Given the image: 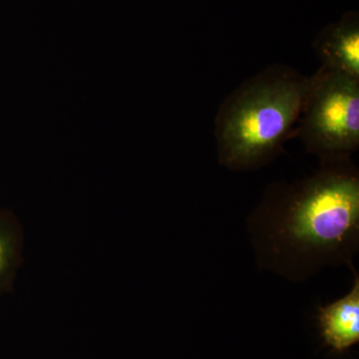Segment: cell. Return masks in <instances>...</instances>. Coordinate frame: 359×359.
Listing matches in <instances>:
<instances>
[{
	"label": "cell",
	"instance_id": "6da1fadb",
	"mask_svg": "<svg viewBox=\"0 0 359 359\" xmlns=\"http://www.w3.org/2000/svg\"><path fill=\"white\" fill-rule=\"evenodd\" d=\"M257 263L290 282L327 266H353L359 248V177L346 159L321 160L316 174L278 184L250 216Z\"/></svg>",
	"mask_w": 359,
	"mask_h": 359
},
{
	"label": "cell",
	"instance_id": "7a4b0ae2",
	"mask_svg": "<svg viewBox=\"0 0 359 359\" xmlns=\"http://www.w3.org/2000/svg\"><path fill=\"white\" fill-rule=\"evenodd\" d=\"M309 83L311 76L273 65L226 97L215 130L219 164L252 171L275 160L299 123Z\"/></svg>",
	"mask_w": 359,
	"mask_h": 359
},
{
	"label": "cell",
	"instance_id": "3957f363",
	"mask_svg": "<svg viewBox=\"0 0 359 359\" xmlns=\"http://www.w3.org/2000/svg\"><path fill=\"white\" fill-rule=\"evenodd\" d=\"M297 125L306 150L320 161L349 158L359 146V79L321 65Z\"/></svg>",
	"mask_w": 359,
	"mask_h": 359
},
{
	"label": "cell",
	"instance_id": "277c9868",
	"mask_svg": "<svg viewBox=\"0 0 359 359\" xmlns=\"http://www.w3.org/2000/svg\"><path fill=\"white\" fill-rule=\"evenodd\" d=\"M314 50L321 65L359 79L358 14H344L327 26L314 40Z\"/></svg>",
	"mask_w": 359,
	"mask_h": 359
},
{
	"label": "cell",
	"instance_id": "5b68a950",
	"mask_svg": "<svg viewBox=\"0 0 359 359\" xmlns=\"http://www.w3.org/2000/svg\"><path fill=\"white\" fill-rule=\"evenodd\" d=\"M354 273L353 285L348 294L318 313V323L325 344L342 353L359 341V276Z\"/></svg>",
	"mask_w": 359,
	"mask_h": 359
},
{
	"label": "cell",
	"instance_id": "8992f818",
	"mask_svg": "<svg viewBox=\"0 0 359 359\" xmlns=\"http://www.w3.org/2000/svg\"><path fill=\"white\" fill-rule=\"evenodd\" d=\"M22 226L11 212L0 210V295L11 292L23 261Z\"/></svg>",
	"mask_w": 359,
	"mask_h": 359
}]
</instances>
